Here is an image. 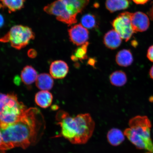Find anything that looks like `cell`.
Returning <instances> with one entry per match:
<instances>
[{"instance_id":"6da1fadb","label":"cell","mask_w":153,"mask_h":153,"mask_svg":"<svg viewBox=\"0 0 153 153\" xmlns=\"http://www.w3.org/2000/svg\"><path fill=\"white\" fill-rule=\"evenodd\" d=\"M45 129V122L41 111L37 108L27 109L18 122L1 130L3 149L7 151L15 148L26 149L37 144Z\"/></svg>"},{"instance_id":"7a4b0ae2","label":"cell","mask_w":153,"mask_h":153,"mask_svg":"<svg viewBox=\"0 0 153 153\" xmlns=\"http://www.w3.org/2000/svg\"><path fill=\"white\" fill-rule=\"evenodd\" d=\"M57 124L61 128L56 137H62L72 144H85L91 138L95 123L89 114H80L72 117L63 110L59 111L56 116Z\"/></svg>"},{"instance_id":"3957f363","label":"cell","mask_w":153,"mask_h":153,"mask_svg":"<svg viewBox=\"0 0 153 153\" xmlns=\"http://www.w3.org/2000/svg\"><path fill=\"white\" fill-rule=\"evenodd\" d=\"M129 126L124 133L130 142L137 149L153 153L150 132L152 124L148 117L136 116L129 120Z\"/></svg>"},{"instance_id":"277c9868","label":"cell","mask_w":153,"mask_h":153,"mask_svg":"<svg viewBox=\"0 0 153 153\" xmlns=\"http://www.w3.org/2000/svg\"><path fill=\"white\" fill-rule=\"evenodd\" d=\"M90 0H56L44 7L48 14L54 15L57 20L71 25L77 22L76 16L88 4Z\"/></svg>"},{"instance_id":"5b68a950","label":"cell","mask_w":153,"mask_h":153,"mask_svg":"<svg viewBox=\"0 0 153 153\" xmlns=\"http://www.w3.org/2000/svg\"><path fill=\"white\" fill-rule=\"evenodd\" d=\"M24 103L19 101L14 93L7 94L0 108V129H4L20 120L27 110Z\"/></svg>"},{"instance_id":"8992f818","label":"cell","mask_w":153,"mask_h":153,"mask_svg":"<svg viewBox=\"0 0 153 153\" xmlns=\"http://www.w3.org/2000/svg\"><path fill=\"white\" fill-rule=\"evenodd\" d=\"M35 38V34L28 26L17 25L13 26L3 37L0 38V42L9 43L11 46L21 50L27 45Z\"/></svg>"},{"instance_id":"52a82bcc","label":"cell","mask_w":153,"mask_h":153,"mask_svg":"<svg viewBox=\"0 0 153 153\" xmlns=\"http://www.w3.org/2000/svg\"><path fill=\"white\" fill-rule=\"evenodd\" d=\"M131 15L128 12L120 13L112 22L114 30L126 42L129 41L135 33L131 26Z\"/></svg>"},{"instance_id":"ba28073f","label":"cell","mask_w":153,"mask_h":153,"mask_svg":"<svg viewBox=\"0 0 153 153\" xmlns=\"http://www.w3.org/2000/svg\"><path fill=\"white\" fill-rule=\"evenodd\" d=\"M70 39L73 43L77 46H81L88 42L89 33L87 29L81 24L72 26L68 30Z\"/></svg>"},{"instance_id":"9c48e42d","label":"cell","mask_w":153,"mask_h":153,"mask_svg":"<svg viewBox=\"0 0 153 153\" xmlns=\"http://www.w3.org/2000/svg\"><path fill=\"white\" fill-rule=\"evenodd\" d=\"M131 22L132 27L135 33L146 31L150 26V20L148 16L140 11L131 13Z\"/></svg>"},{"instance_id":"30bf717a","label":"cell","mask_w":153,"mask_h":153,"mask_svg":"<svg viewBox=\"0 0 153 153\" xmlns=\"http://www.w3.org/2000/svg\"><path fill=\"white\" fill-rule=\"evenodd\" d=\"M49 71L51 75L53 78L62 79L65 77L68 74L69 67L64 61L57 60L51 63Z\"/></svg>"},{"instance_id":"8fae6325","label":"cell","mask_w":153,"mask_h":153,"mask_svg":"<svg viewBox=\"0 0 153 153\" xmlns=\"http://www.w3.org/2000/svg\"><path fill=\"white\" fill-rule=\"evenodd\" d=\"M122 39L117 32L112 30L107 32L104 36L103 42L108 48L114 50L117 48L121 45Z\"/></svg>"},{"instance_id":"7c38bea8","label":"cell","mask_w":153,"mask_h":153,"mask_svg":"<svg viewBox=\"0 0 153 153\" xmlns=\"http://www.w3.org/2000/svg\"><path fill=\"white\" fill-rule=\"evenodd\" d=\"M36 84L38 88L41 91H48L52 88L54 81L51 74L43 73L38 75Z\"/></svg>"},{"instance_id":"4fadbf2b","label":"cell","mask_w":153,"mask_h":153,"mask_svg":"<svg viewBox=\"0 0 153 153\" xmlns=\"http://www.w3.org/2000/svg\"><path fill=\"white\" fill-rule=\"evenodd\" d=\"M37 72L33 67L27 65L23 69L21 74V78L25 85H31L36 82L38 77Z\"/></svg>"},{"instance_id":"5bb4252c","label":"cell","mask_w":153,"mask_h":153,"mask_svg":"<svg viewBox=\"0 0 153 153\" xmlns=\"http://www.w3.org/2000/svg\"><path fill=\"white\" fill-rule=\"evenodd\" d=\"M53 96L48 91H41L36 94L35 101L38 106L41 108H48L52 104Z\"/></svg>"},{"instance_id":"9a60e30c","label":"cell","mask_w":153,"mask_h":153,"mask_svg":"<svg viewBox=\"0 0 153 153\" xmlns=\"http://www.w3.org/2000/svg\"><path fill=\"white\" fill-rule=\"evenodd\" d=\"M125 135L119 129L113 128L111 129L107 134L108 142L113 146H117L122 144L125 140Z\"/></svg>"},{"instance_id":"2e32d148","label":"cell","mask_w":153,"mask_h":153,"mask_svg":"<svg viewBox=\"0 0 153 153\" xmlns=\"http://www.w3.org/2000/svg\"><path fill=\"white\" fill-rule=\"evenodd\" d=\"M116 61L117 64L119 66L124 67L129 66L133 62L132 53L129 50H122L117 54Z\"/></svg>"},{"instance_id":"e0dca14e","label":"cell","mask_w":153,"mask_h":153,"mask_svg":"<svg viewBox=\"0 0 153 153\" xmlns=\"http://www.w3.org/2000/svg\"><path fill=\"white\" fill-rule=\"evenodd\" d=\"M26 0H0V8L6 9L9 13L15 12L23 8Z\"/></svg>"},{"instance_id":"ac0fdd59","label":"cell","mask_w":153,"mask_h":153,"mask_svg":"<svg viewBox=\"0 0 153 153\" xmlns=\"http://www.w3.org/2000/svg\"><path fill=\"white\" fill-rule=\"evenodd\" d=\"M128 0H106V8L110 13L127 9L129 6Z\"/></svg>"},{"instance_id":"d6986e66","label":"cell","mask_w":153,"mask_h":153,"mask_svg":"<svg viewBox=\"0 0 153 153\" xmlns=\"http://www.w3.org/2000/svg\"><path fill=\"white\" fill-rule=\"evenodd\" d=\"M110 80L112 85L116 87H122L127 83V78L125 72L122 71H117L111 74Z\"/></svg>"},{"instance_id":"ffe728a7","label":"cell","mask_w":153,"mask_h":153,"mask_svg":"<svg viewBox=\"0 0 153 153\" xmlns=\"http://www.w3.org/2000/svg\"><path fill=\"white\" fill-rule=\"evenodd\" d=\"M89 43L87 42L74 51V53L71 55V60L74 62L78 61H82L88 58L87 51Z\"/></svg>"},{"instance_id":"44dd1931","label":"cell","mask_w":153,"mask_h":153,"mask_svg":"<svg viewBox=\"0 0 153 153\" xmlns=\"http://www.w3.org/2000/svg\"><path fill=\"white\" fill-rule=\"evenodd\" d=\"M81 21V24L86 28L93 29L97 26V18L94 15L88 13L84 15Z\"/></svg>"},{"instance_id":"7402d4cb","label":"cell","mask_w":153,"mask_h":153,"mask_svg":"<svg viewBox=\"0 0 153 153\" xmlns=\"http://www.w3.org/2000/svg\"><path fill=\"white\" fill-rule=\"evenodd\" d=\"M147 57L150 62H153V45L149 47L147 51Z\"/></svg>"},{"instance_id":"603a6c76","label":"cell","mask_w":153,"mask_h":153,"mask_svg":"<svg viewBox=\"0 0 153 153\" xmlns=\"http://www.w3.org/2000/svg\"><path fill=\"white\" fill-rule=\"evenodd\" d=\"M3 142L1 132L0 129V153H5L3 149Z\"/></svg>"},{"instance_id":"cb8c5ba5","label":"cell","mask_w":153,"mask_h":153,"mask_svg":"<svg viewBox=\"0 0 153 153\" xmlns=\"http://www.w3.org/2000/svg\"><path fill=\"white\" fill-rule=\"evenodd\" d=\"M28 56L31 58H34L37 56V53L33 49H30L28 51Z\"/></svg>"},{"instance_id":"d4e9b609","label":"cell","mask_w":153,"mask_h":153,"mask_svg":"<svg viewBox=\"0 0 153 153\" xmlns=\"http://www.w3.org/2000/svg\"><path fill=\"white\" fill-rule=\"evenodd\" d=\"M134 3L137 4H144L150 0H132Z\"/></svg>"},{"instance_id":"484cf974","label":"cell","mask_w":153,"mask_h":153,"mask_svg":"<svg viewBox=\"0 0 153 153\" xmlns=\"http://www.w3.org/2000/svg\"><path fill=\"white\" fill-rule=\"evenodd\" d=\"M148 14L151 20H153V3L152 7L150 9V10L148 11Z\"/></svg>"},{"instance_id":"4316f807","label":"cell","mask_w":153,"mask_h":153,"mask_svg":"<svg viewBox=\"0 0 153 153\" xmlns=\"http://www.w3.org/2000/svg\"><path fill=\"white\" fill-rule=\"evenodd\" d=\"M4 23V17L1 14H0V28L3 25Z\"/></svg>"},{"instance_id":"83f0119b","label":"cell","mask_w":153,"mask_h":153,"mask_svg":"<svg viewBox=\"0 0 153 153\" xmlns=\"http://www.w3.org/2000/svg\"><path fill=\"white\" fill-rule=\"evenodd\" d=\"M149 74L150 78L153 80V65L151 67L150 71H149Z\"/></svg>"},{"instance_id":"f1b7e54d","label":"cell","mask_w":153,"mask_h":153,"mask_svg":"<svg viewBox=\"0 0 153 153\" xmlns=\"http://www.w3.org/2000/svg\"><path fill=\"white\" fill-rule=\"evenodd\" d=\"M95 62L93 59H89L88 62V64L91 65H93L95 64Z\"/></svg>"}]
</instances>
